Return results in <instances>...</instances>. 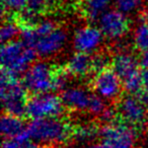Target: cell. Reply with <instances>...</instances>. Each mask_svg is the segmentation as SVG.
I'll use <instances>...</instances> for the list:
<instances>
[{"label":"cell","mask_w":148,"mask_h":148,"mask_svg":"<svg viewBox=\"0 0 148 148\" xmlns=\"http://www.w3.org/2000/svg\"><path fill=\"white\" fill-rule=\"evenodd\" d=\"M21 39L36 53L49 58L61 52L68 41V34L52 21H43L37 25L27 23L21 29Z\"/></svg>","instance_id":"1"},{"label":"cell","mask_w":148,"mask_h":148,"mask_svg":"<svg viewBox=\"0 0 148 148\" xmlns=\"http://www.w3.org/2000/svg\"><path fill=\"white\" fill-rule=\"evenodd\" d=\"M72 129L68 123L58 118L32 120L27 125V132L29 140L36 143L61 144L66 142L72 135Z\"/></svg>","instance_id":"2"},{"label":"cell","mask_w":148,"mask_h":148,"mask_svg":"<svg viewBox=\"0 0 148 148\" xmlns=\"http://www.w3.org/2000/svg\"><path fill=\"white\" fill-rule=\"evenodd\" d=\"M37 55L35 50L23 40L3 44L0 53L2 71L14 76L25 73L35 63Z\"/></svg>","instance_id":"3"},{"label":"cell","mask_w":148,"mask_h":148,"mask_svg":"<svg viewBox=\"0 0 148 148\" xmlns=\"http://www.w3.org/2000/svg\"><path fill=\"white\" fill-rule=\"evenodd\" d=\"M1 101L6 114L23 117L27 112V88L17 76L4 71L1 73Z\"/></svg>","instance_id":"4"},{"label":"cell","mask_w":148,"mask_h":148,"mask_svg":"<svg viewBox=\"0 0 148 148\" xmlns=\"http://www.w3.org/2000/svg\"><path fill=\"white\" fill-rule=\"evenodd\" d=\"M137 141L136 128L125 122L105 124L99 131V142L88 148H135Z\"/></svg>","instance_id":"5"},{"label":"cell","mask_w":148,"mask_h":148,"mask_svg":"<svg viewBox=\"0 0 148 148\" xmlns=\"http://www.w3.org/2000/svg\"><path fill=\"white\" fill-rule=\"evenodd\" d=\"M56 69L45 61L35 62L23 74V83L33 95L53 91Z\"/></svg>","instance_id":"6"},{"label":"cell","mask_w":148,"mask_h":148,"mask_svg":"<svg viewBox=\"0 0 148 148\" xmlns=\"http://www.w3.org/2000/svg\"><path fill=\"white\" fill-rule=\"evenodd\" d=\"M61 97L51 92L34 95L27 99L25 115L32 120L58 118L64 113Z\"/></svg>","instance_id":"7"},{"label":"cell","mask_w":148,"mask_h":148,"mask_svg":"<svg viewBox=\"0 0 148 148\" xmlns=\"http://www.w3.org/2000/svg\"><path fill=\"white\" fill-rule=\"evenodd\" d=\"M147 107L140 97L128 95L120 99L117 112L125 123L134 128H141L148 120Z\"/></svg>","instance_id":"8"},{"label":"cell","mask_w":148,"mask_h":148,"mask_svg":"<svg viewBox=\"0 0 148 148\" xmlns=\"http://www.w3.org/2000/svg\"><path fill=\"white\" fill-rule=\"evenodd\" d=\"M99 27L109 40H120L130 29L127 15L118 9H108L99 18Z\"/></svg>","instance_id":"9"},{"label":"cell","mask_w":148,"mask_h":148,"mask_svg":"<svg viewBox=\"0 0 148 148\" xmlns=\"http://www.w3.org/2000/svg\"><path fill=\"white\" fill-rule=\"evenodd\" d=\"M92 87L95 92L106 101H115L120 97L123 87L121 77L115 70L107 69L95 73L92 79Z\"/></svg>","instance_id":"10"},{"label":"cell","mask_w":148,"mask_h":148,"mask_svg":"<svg viewBox=\"0 0 148 148\" xmlns=\"http://www.w3.org/2000/svg\"><path fill=\"white\" fill-rule=\"evenodd\" d=\"M105 36L101 29L95 25H83L75 31L72 39L73 48L76 52L83 54L95 53L103 43Z\"/></svg>","instance_id":"11"},{"label":"cell","mask_w":148,"mask_h":148,"mask_svg":"<svg viewBox=\"0 0 148 148\" xmlns=\"http://www.w3.org/2000/svg\"><path fill=\"white\" fill-rule=\"evenodd\" d=\"M92 95L87 89L80 86L67 87L62 91L61 99L66 108L73 111L84 112L88 110Z\"/></svg>","instance_id":"12"},{"label":"cell","mask_w":148,"mask_h":148,"mask_svg":"<svg viewBox=\"0 0 148 148\" xmlns=\"http://www.w3.org/2000/svg\"><path fill=\"white\" fill-rule=\"evenodd\" d=\"M113 68L121 79L127 78L130 75L139 72V61L132 53L127 51H120L112 59Z\"/></svg>","instance_id":"13"},{"label":"cell","mask_w":148,"mask_h":148,"mask_svg":"<svg viewBox=\"0 0 148 148\" xmlns=\"http://www.w3.org/2000/svg\"><path fill=\"white\" fill-rule=\"evenodd\" d=\"M65 70L75 77L86 76L89 72L92 71V58L88 54L76 52L67 60Z\"/></svg>","instance_id":"14"},{"label":"cell","mask_w":148,"mask_h":148,"mask_svg":"<svg viewBox=\"0 0 148 148\" xmlns=\"http://www.w3.org/2000/svg\"><path fill=\"white\" fill-rule=\"evenodd\" d=\"M0 129H1L3 137L6 139H12V138H16L23 132H25L27 128L25 127V123L21 117L10 115V114H5L1 118Z\"/></svg>","instance_id":"15"},{"label":"cell","mask_w":148,"mask_h":148,"mask_svg":"<svg viewBox=\"0 0 148 148\" xmlns=\"http://www.w3.org/2000/svg\"><path fill=\"white\" fill-rule=\"evenodd\" d=\"M99 131L95 124H81L72 129L71 137L79 144H88L99 137Z\"/></svg>","instance_id":"16"},{"label":"cell","mask_w":148,"mask_h":148,"mask_svg":"<svg viewBox=\"0 0 148 148\" xmlns=\"http://www.w3.org/2000/svg\"><path fill=\"white\" fill-rule=\"evenodd\" d=\"M112 0H84L83 1V12L89 21L99 19V16L108 10Z\"/></svg>","instance_id":"17"},{"label":"cell","mask_w":148,"mask_h":148,"mask_svg":"<svg viewBox=\"0 0 148 148\" xmlns=\"http://www.w3.org/2000/svg\"><path fill=\"white\" fill-rule=\"evenodd\" d=\"M133 44L136 49L144 52L148 50V23L139 21L134 29Z\"/></svg>","instance_id":"18"},{"label":"cell","mask_w":148,"mask_h":148,"mask_svg":"<svg viewBox=\"0 0 148 148\" xmlns=\"http://www.w3.org/2000/svg\"><path fill=\"white\" fill-rule=\"evenodd\" d=\"M123 87L128 95H138L143 91V78H142V73H137L130 75L129 77L123 79Z\"/></svg>","instance_id":"19"},{"label":"cell","mask_w":148,"mask_h":148,"mask_svg":"<svg viewBox=\"0 0 148 148\" xmlns=\"http://www.w3.org/2000/svg\"><path fill=\"white\" fill-rule=\"evenodd\" d=\"M48 7H49V0H27L25 18L29 21L27 23H29V21H33L37 15L47 10Z\"/></svg>","instance_id":"20"},{"label":"cell","mask_w":148,"mask_h":148,"mask_svg":"<svg viewBox=\"0 0 148 148\" xmlns=\"http://www.w3.org/2000/svg\"><path fill=\"white\" fill-rule=\"evenodd\" d=\"M21 27L16 23L12 21H6L3 23L0 29V39L2 44H6L9 42L15 41V38L21 34Z\"/></svg>","instance_id":"21"},{"label":"cell","mask_w":148,"mask_h":148,"mask_svg":"<svg viewBox=\"0 0 148 148\" xmlns=\"http://www.w3.org/2000/svg\"><path fill=\"white\" fill-rule=\"evenodd\" d=\"M143 0H114L116 9L128 15L134 13L141 7Z\"/></svg>","instance_id":"22"},{"label":"cell","mask_w":148,"mask_h":148,"mask_svg":"<svg viewBox=\"0 0 148 148\" xmlns=\"http://www.w3.org/2000/svg\"><path fill=\"white\" fill-rule=\"evenodd\" d=\"M108 107L107 103H106V99H103V97H101L97 95H92L87 112L90 115L99 118V116L105 112V110Z\"/></svg>","instance_id":"23"},{"label":"cell","mask_w":148,"mask_h":148,"mask_svg":"<svg viewBox=\"0 0 148 148\" xmlns=\"http://www.w3.org/2000/svg\"><path fill=\"white\" fill-rule=\"evenodd\" d=\"M68 81H69V73L66 70L56 69L55 76H54L53 91L65 90L67 88Z\"/></svg>","instance_id":"24"},{"label":"cell","mask_w":148,"mask_h":148,"mask_svg":"<svg viewBox=\"0 0 148 148\" xmlns=\"http://www.w3.org/2000/svg\"><path fill=\"white\" fill-rule=\"evenodd\" d=\"M110 63H111V59L108 55L103 53L95 54L92 57V71L99 73V72L107 69Z\"/></svg>","instance_id":"25"},{"label":"cell","mask_w":148,"mask_h":148,"mask_svg":"<svg viewBox=\"0 0 148 148\" xmlns=\"http://www.w3.org/2000/svg\"><path fill=\"white\" fill-rule=\"evenodd\" d=\"M27 8V0H2V11L19 12Z\"/></svg>","instance_id":"26"},{"label":"cell","mask_w":148,"mask_h":148,"mask_svg":"<svg viewBox=\"0 0 148 148\" xmlns=\"http://www.w3.org/2000/svg\"><path fill=\"white\" fill-rule=\"evenodd\" d=\"M116 116H117V112L112 108L108 107L105 112L99 116V120L105 124H111L116 122Z\"/></svg>","instance_id":"27"},{"label":"cell","mask_w":148,"mask_h":148,"mask_svg":"<svg viewBox=\"0 0 148 148\" xmlns=\"http://www.w3.org/2000/svg\"><path fill=\"white\" fill-rule=\"evenodd\" d=\"M142 78H143V91L140 95V99L148 106V70H144L142 72Z\"/></svg>","instance_id":"28"},{"label":"cell","mask_w":148,"mask_h":148,"mask_svg":"<svg viewBox=\"0 0 148 148\" xmlns=\"http://www.w3.org/2000/svg\"><path fill=\"white\" fill-rule=\"evenodd\" d=\"M25 144L21 143L15 138H12V139H5L3 141L2 148H25Z\"/></svg>","instance_id":"29"},{"label":"cell","mask_w":148,"mask_h":148,"mask_svg":"<svg viewBox=\"0 0 148 148\" xmlns=\"http://www.w3.org/2000/svg\"><path fill=\"white\" fill-rule=\"evenodd\" d=\"M139 63L144 70H148V50L142 52L139 58Z\"/></svg>","instance_id":"30"},{"label":"cell","mask_w":148,"mask_h":148,"mask_svg":"<svg viewBox=\"0 0 148 148\" xmlns=\"http://www.w3.org/2000/svg\"><path fill=\"white\" fill-rule=\"evenodd\" d=\"M25 148H48V147L46 145H43V144H40V143H36V142H34V143L27 142V143L25 145Z\"/></svg>","instance_id":"31"},{"label":"cell","mask_w":148,"mask_h":148,"mask_svg":"<svg viewBox=\"0 0 148 148\" xmlns=\"http://www.w3.org/2000/svg\"><path fill=\"white\" fill-rule=\"evenodd\" d=\"M146 145L148 146V128H147V131H146Z\"/></svg>","instance_id":"32"},{"label":"cell","mask_w":148,"mask_h":148,"mask_svg":"<svg viewBox=\"0 0 148 148\" xmlns=\"http://www.w3.org/2000/svg\"><path fill=\"white\" fill-rule=\"evenodd\" d=\"M58 148H74V147H69V146H61V147H58Z\"/></svg>","instance_id":"33"},{"label":"cell","mask_w":148,"mask_h":148,"mask_svg":"<svg viewBox=\"0 0 148 148\" xmlns=\"http://www.w3.org/2000/svg\"><path fill=\"white\" fill-rule=\"evenodd\" d=\"M146 1H147V2H148V0H146Z\"/></svg>","instance_id":"34"}]
</instances>
